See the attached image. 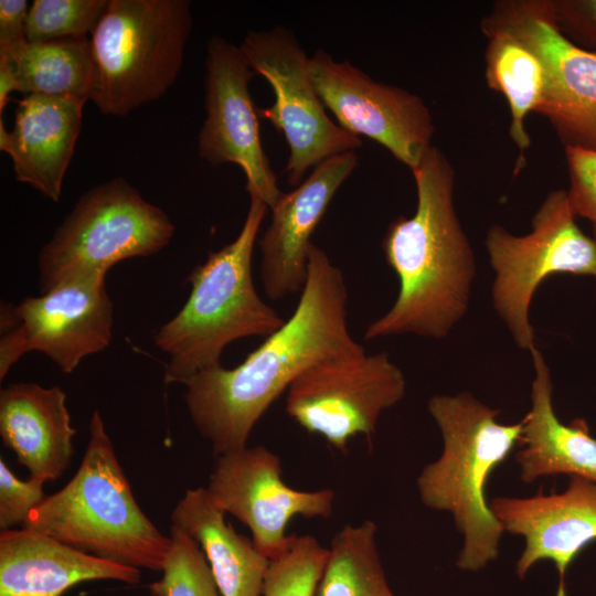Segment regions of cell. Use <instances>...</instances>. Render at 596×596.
Here are the masks:
<instances>
[{"instance_id": "obj_24", "label": "cell", "mask_w": 596, "mask_h": 596, "mask_svg": "<svg viewBox=\"0 0 596 596\" xmlns=\"http://www.w3.org/2000/svg\"><path fill=\"white\" fill-rule=\"evenodd\" d=\"M6 54L14 64L17 92L85 102L92 98L96 66L88 36L26 42Z\"/></svg>"}, {"instance_id": "obj_11", "label": "cell", "mask_w": 596, "mask_h": 596, "mask_svg": "<svg viewBox=\"0 0 596 596\" xmlns=\"http://www.w3.org/2000/svg\"><path fill=\"white\" fill-rule=\"evenodd\" d=\"M105 274L64 283L1 307L0 380L25 353L38 351L64 373L111 342L114 306Z\"/></svg>"}, {"instance_id": "obj_2", "label": "cell", "mask_w": 596, "mask_h": 596, "mask_svg": "<svg viewBox=\"0 0 596 596\" xmlns=\"http://www.w3.org/2000/svg\"><path fill=\"white\" fill-rule=\"evenodd\" d=\"M412 173L415 213L395 219L382 241L400 290L390 310L369 324L366 340L401 334L444 339L469 307L476 259L454 205L455 170L432 146Z\"/></svg>"}, {"instance_id": "obj_21", "label": "cell", "mask_w": 596, "mask_h": 596, "mask_svg": "<svg viewBox=\"0 0 596 596\" xmlns=\"http://www.w3.org/2000/svg\"><path fill=\"white\" fill-rule=\"evenodd\" d=\"M530 353L534 368L531 409L522 419L521 448L514 456L521 480L533 483L542 477L567 475L596 482V438L584 419L566 425L557 418L550 369L538 348Z\"/></svg>"}, {"instance_id": "obj_25", "label": "cell", "mask_w": 596, "mask_h": 596, "mask_svg": "<svg viewBox=\"0 0 596 596\" xmlns=\"http://www.w3.org/2000/svg\"><path fill=\"white\" fill-rule=\"evenodd\" d=\"M371 520L347 524L331 539L328 557L312 596H395Z\"/></svg>"}, {"instance_id": "obj_14", "label": "cell", "mask_w": 596, "mask_h": 596, "mask_svg": "<svg viewBox=\"0 0 596 596\" xmlns=\"http://www.w3.org/2000/svg\"><path fill=\"white\" fill-rule=\"evenodd\" d=\"M204 488L219 509L249 529L255 546L269 560L289 544L291 534L286 530L294 517L327 519L336 498L331 489L289 487L283 480L280 457L263 445L216 456Z\"/></svg>"}, {"instance_id": "obj_10", "label": "cell", "mask_w": 596, "mask_h": 596, "mask_svg": "<svg viewBox=\"0 0 596 596\" xmlns=\"http://www.w3.org/2000/svg\"><path fill=\"white\" fill-rule=\"evenodd\" d=\"M286 392L288 416L345 453L352 438L371 437L381 414L402 401L406 381L389 353L363 350L312 364Z\"/></svg>"}, {"instance_id": "obj_6", "label": "cell", "mask_w": 596, "mask_h": 596, "mask_svg": "<svg viewBox=\"0 0 596 596\" xmlns=\"http://www.w3.org/2000/svg\"><path fill=\"white\" fill-rule=\"evenodd\" d=\"M191 29L188 0H109L91 36L98 110L120 117L161 98L181 71Z\"/></svg>"}, {"instance_id": "obj_22", "label": "cell", "mask_w": 596, "mask_h": 596, "mask_svg": "<svg viewBox=\"0 0 596 596\" xmlns=\"http://www.w3.org/2000/svg\"><path fill=\"white\" fill-rule=\"evenodd\" d=\"M171 525L198 542L222 596H263L269 558L235 531L204 487L184 492L171 511Z\"/></svg>"}, {"instance_id": "obj_13", "label": "cell", "mask_w": 596, "mask_h": 596, "mask_svg": "<svg viewBox=\"0 0 596 596\" xmlns=\"http://www.w3.org/2000/svg\"><path fill=\"white\" fill-rule=\"evenodd\" d=\"M309 72L339 126L379 142L411 171L433 146V117L416 94L376 82L349 61L337 62L321 49L310 57Z\"/></svg>"}, {"instance_id": "obj_7", "label": "cell", "mask_w": 596, "mask_h": 596, "mask_svg": "<svg viewBox=\"0 0 596 596\" xmlns=\"http://www.w3.org/2000/svg\"><path fill=\"white\" fill-rule=\"evenodd\" d=\"M174 225L159 206L123 178L83 193L38 257L41 294L115 264L147 257L172 240Z\"/></svg>"}, {"instance_id": "obj_26", "label": "cell", "mask_w": 596, "mask_h": 596, "mask_svg": "<svg viewBox=\"0 0 596 596\" xmlns=\"http://www.w3.org/2000/svg\"><path fill=\"white\" fill-rule=\"evenodd\" d=\"M169 536L162 575L147 586L150 596H222L198 542L174 525H170Z\"/></svg>"}, {"instance_id": "obj_15", "label": "cell", "mask_w": 596, "mask_h": 596, "mask_svg": "<svg viewBox=\"0 0 596 596\" xmlns=\"http://www.w3.org/2000/svg\"><path fill=\"white\" fill-rule=\"evenodd\" d=\"M240 46L221 36L207 41L205 57V113L199 132L201 159L217 167L233 163L246 177L249 195L273 209L284 192L263 149L258 110L249 93L255 76Z\"/></svg>"}, {"instance_id": "obj_12", "label": "cell", "mask_w": 596, "mask_h": 596, "mask_svg": "<svg viewBox=\"0 0 596 596\" xmlns=\"http://www.w3.org/2000/svg\"><path fill=\"white\" fill-rule=\"evenodd\" d=\"M481 28L507 30L535 53L545 76L535 113L549 120L564 148L596 151V53L561 34L551 0L496 2Z\"/></svg>"}, {"instance_id": "obj_31", "label": "cell", "mask_w": 596, "mask_h": 596, "mask_svg": "<svg viewBox=\"0 0 596 596\" xmlns=\"http://www.w3.org/2000/svg\"><path fill=\"white\" fill-rule=\"evenodd\" d=\"M561 34L574 45L596 53V0H551Z\"/></svg>"}, {"instance_id": "obj_18", "label": "cell", "mask_w": 596, "mask_h": 596, "mask_svg": "<svg viewBox=\"0 0 596 596\" xmlns=\"http://www.w3.org/2000/svg\"><path fill=\"white\" fill-rule=\"evenodd\" d=\"M85 100L25 95L18 102L14 126L0 118V150L12 160L15 180L57 202L78 139Z\"/></svg>"}, {"instance_id": "obj_1", "label": "cell", "mask_w": 596, "mask_h": 596, "mask_svg": "<svg viewBox=\"0 0 596 596\" xmlns=\"http://www.w3.org/2000/svg\"><path fill=\"white\" fill-rule=\"evenodd\" d=\"M347 300L341 269L312 243L306 283L290 318L240 365L220 363L183 383L192 423L215 457L246 447L259 418L309 366L364 350L348 329Z\"/></svg>"}, {"instance_id": "obj_32", "label": "cell", "mask_w": 596, "mask_h": 596, "mask_svg": "<svg viewBox=\"0 0 596 596\" xmlns=\"http://www.w3.org/2000/svg\"><path fill=\"white\" fill-rule=\"evenodd\" d=\"M29 10L26 0L0 1V53H10L28 42Z\"/></svg>"}, {"instance_id": "obj_17", "label": "cell", "mask_w": 596, "mask_h": 596, "mask_svg": "<svg viewBox=\"0 0 596 596\" xmlns=\"http://www.w3.org/2000/svg\"><path fill=\"white\" fill-rule=\"evenodd\" d=\"M358 166L355 151L331 157L317 167L270 210L272 221L259 240V275L268 298L301 292L311 235L332 198Z\"/></svg>"}, {"instance_id": "obj_5", "label": "cell", "mask_w": 596, "mask_h": 596, "mask_svg": "<svg viewBox=\"0 0 596 596\" xmlns=\"http://www.w3.org/2000/svg\"><path fill=\"white\" fill-rule=\"evenodd\" d=\"M81 552L138 570L161 572L171 539L143 513L98 411L77 471L46 496L22 526Z\"/></svg>"}, {"instance_id": "obj_27", "label": "cell", "mask_w": 596, "mask_h": 596, "mask_svg": "<svg viewBox=\"0 0 596 596\" xmlns=\"http://www.w3.org/2000/svg\"><path fill=\"white\" fill-rule=\"evenodd\" d=\"M328 552L312 535L291 534L286 550L269 560L263 596H312Z\"/></svg>"}, {"instance_id": "obj_8", "label": "cell", "mask_w": 596, "mask_h": 596, "mask_svg": "<svg viewBox=\"0 0 596 596\" xmlns=\"http://www.w3.org/2000/svg\"><path fill=\"white\" fill-rule=\"evenodd\" d=\"M567 190L551 191L532 219V230L514 235L501 225L487 231L485 245L494 272L492 305L522 350L536 348L529 312L533 295L549 276L596 278V243L578 227Z\"/></svg>"}, {"instance_id": "obj_28", "label": "cell", "mask_w": 596, "mask_h": 596, "mask_svg": "<svg viewBox=\"0 0 596 596\" xmlns=\"http://www.w3.org/2000/svg\"><path fill=\"white\" fill-rule=\"evenodd\" d=\"M109 0H34L26 22L28 42L83 38L93 33Z\"/></svg>"}, {"instance_id": "obj_19", "label": "cell", "mask_w": 596, "mask_h": 596, "mask_svg": "<svg viewBox=\"0 0 596 596\" xmlns=\"http://www.w3.org/2000/svg\"><path fill=\"white\" fill-rule=\"evenodd\" d=\"M93 581L137 585L141 571L24 528L0 532V596H62L71 587Z\"/></svg>"}, {"instance_id": "obj_33", "label": "cell", "mask_w": 596, "mask_h": 596, "mask_svg": "<svg viewBox=\"0 0 596 596\" xmlns=\"http://www.w3.org/2000/svg\"><path fill=\"white\" fill-rule=\"evenodd\" d=\"M18 91L15 68L9 54L0 53V115L3 113L9 95Z\"/></svg>"}, {"instance_id": "obj_4", "label": "cell", "mask_w": 596, "mask_h": 596, "mask_svg": "<svg viewBox=\"0 0 596 596\" xmlns=\"http://www.w3.org/2000/svg\"><path fill=\"white\" fill-rule=\"evenodd\" d=\"M249 206L236 238L211 252L188 281L191 292L179 312L153 334L168 355L163 380L184 383L220 364L223 350L247 337L267 338L285 320L258 295L252 276L254 245L268 206L249 195Z\"/></svg>"}, {"instance_id": "obj_9", "label": "cell", "mask_w": 596, "mask_h": 596, "mask_svg": "<svg viewBox=\"0 0 596 596\" xmlns=\"http://www.w3.org/2000/svg\"><path fill=\"white\" fill-rule=\"evenodd\" d=\"M251 68L272 86L275 100L258 113L286 139L289 157L284 172L290 185L324 160L354 151L360 137L336 124L326 113L309 72V60L288 29L249 31L240 45Z\"/></svg>"}, {"instance_id": "obj_20", "label": "cell", "mask_w": 596, "mask_h": 596, "mask_svg": "<svg viewBox=\"0 0 596 596\" xmlns=\"http://www.w3.org/2000/svg\"><path fill=\"white\" fill-rule=\"evenodd\" d=\"M75 434L60 386L20 382L1 389L0 436L30 477L58 479L71 466Z\"/></svg>"}, {"instance_id": "obj_16", "label": "cell", "mask_w": 596, "mask_h": 596, "mask_svg": "<svg viewBox=\"0 0 596 596\" xmlns=\"http://www.w3.org/2000/svg\"><path fill=\"white\" fill-rule=\"evenodd\" d=\"M490 509L503 530L524 538L515 573L524 578L543 560L558 573L556 596H567L565 576L570 565L596 541V482L570 477L562 492H536L526 498L497 497Z\"/></svg>"}, {"instance_id": "obj_23", "label": "cell", "mask_w": 596, "mask_h": 596, "mask_svg": "<svg viewBox=\"0 0 596 596\" xmlns=\"http://www.w3.org/2000/svg\"><path fill=\"white\" fill-rule=\"evenodd\" d=\"M488 39L485 75L488 86L501 93L509 105V135L519 149L514 173L525 163L524 151L531 146L525 130L526 116L536 110L544 92V70L535 53L513 33L481 28Z\"/></svg>"}, {"instance_id": "obj_30", "label": "cell", "mask_w": 596, "mask_h": 596, "mask_svg": "<svg viewBox=\"0 0 596 596\" xmlns=\"http://www.w3.org/2000/svg\"><path fill=\"white\" fill-rule=\"evenodd\" d=\"M571 204L577 216L587 220L596 243V151L566 147Z\"/></svg>"}, {"instance_id": "obj_3", "label": "cell", "mask_w": 596, "mask_h": 596, "mask_svg": "<svg viewBox=\"0 0 596 596\" xmlns=\"http://www.w3.org/2000/svg\"><path fill=\"white\" fill-rule=\"evenodd\" d=\"M427 408L444 448L417 477L419 498L427 508L453 515L464 538L456 565L477 572L498 557L504 532L487 499L488 479L519 444L523 421L500 424V411L469 392L434 395Z\"/></svg>"}, {"instance_id": "obj_29", "label": "cell", "mask_w": 596, "mask_h": 596, "mask_svg": "<svg viewBox=\"0 0 596 596\" xmlns=\"http://www.w3.org/2000/svg\"><path fill=\"white\" fill-rule=\"evenodd\" d=\"M44 481L29 477L19 479L0 459V531L23 526L31 512L46 498Z\"/></svg>"}]
</instances>
